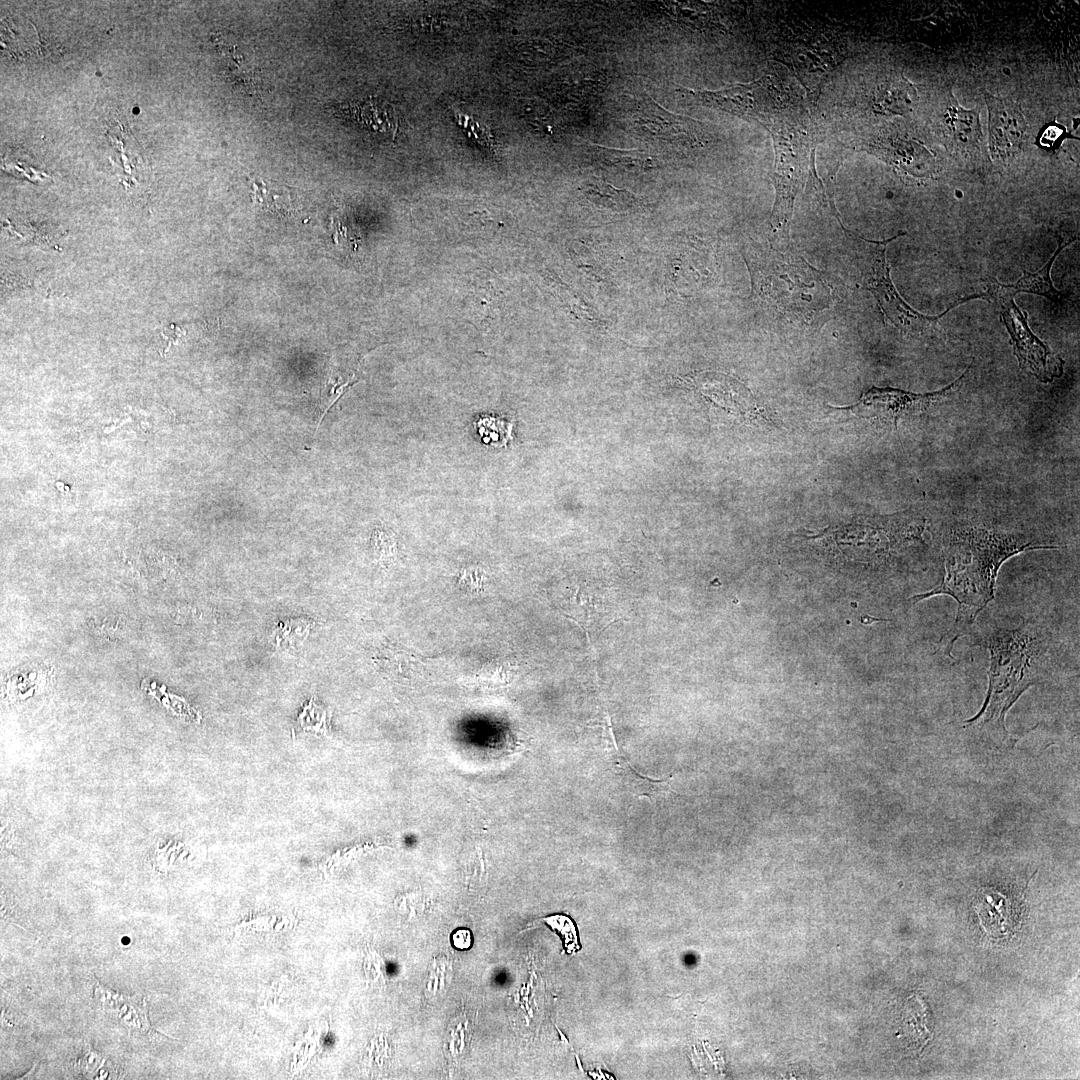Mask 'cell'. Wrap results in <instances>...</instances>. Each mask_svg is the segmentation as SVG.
<instances>
[{
	"mask_svg": "<svg viewBox=\"0 0 1080 1080\" xmlns=\"http://www.w3.org/2000/svg\"><path fill=\"white\" fill-rule=\"evenodd\" d=\"M1054 548L982 527L954 528L947 538L941 582L911 599L915 603L936 595H949L957 602L955 622L940 639L938 649L952 657L955 641L970 632L977 615L994 599L997 574L1007 559L1027 550Z\"/></svg>",
	"mask_w": 1080,
	"mask_h": 1080,
	"instance_id": "cell-1",
	"label": "cell"
},
{
	"mask_svg": "<svg viewBox=\"0 0 1080 1080\" xmlns=\"http://www.w3.org/2000/svg\"><path fill=\"white\" fill-rule=\"evenodd\" d=\"M990 651L988 691L980 711L965 726L988 728L1006 736L1005 716L1020 695L1036 681L1039 645L1027 624L998 629L985 640Z\"/></svg>",
	"mask_w": 1080,
	"mask_h": 1080,
	"instance_id": "cell-2",
	"label": "cell"
},
{
	"mask_svg": "<svg viewBox=\"0 0 1080 1080\" xmlns=\"http://www.w3.org/2000/svg\"><path fill=\"white\" fill-rule=\"evenodd\" d=\"M749 269L752 284L761 299L782 312L809 319L830 302L829 289L821 272L802 257L752 244Z\"/></svg>",
	"mask_w": 1080,
	"mask_h": 1080,
	"instance_id": "cell-3",
	"label": "cell"
},
{
	"mask_svg": "<svg viewBox=\"0 0 1080 1080\" xmlns=\"http://www.w3.org/2000/svg\"><path fill=\"white\" fill-rule=\"evenodd\" d=\"M844 249L848 260L860 273L861 285L876 298L889 323L900 331L912 336H926L939 331L940 318L951 309L971 299L981 298L982 294L970 295L953 302L948 309L936 316H928L909 306L896 290L886 259V249L890 242L905 235L899 232L891 238L873 241L865 239L842 226Z\"/></svg>",
	"mask_w": 1080,
	"mask_h": 1080,
	"instance_id": "cell-4",
	"label": "cell"
},
{
	"mask_svg": "<svg viewBox=\"0 0 1080 1080\" xmlns=\"http://www.w3.org/2000/svg\"><path fill=\"white\" fill-rule=\"evenodd\" d=\"M767 130L775 151L772 179L776 194L770 223L775 232L788 238L795 197L815 161V137L808 112L788 115Z\"/></svg>",
	"mask_w": 1080,
	"mask_h": 1080,
	"instance_id": "cell-5",
	"label": "cell"
},
{
	"mask_svg": "<svg viewBox=\"0 0 1080 1080\" xmlns=\"http://www.w3.org/2000/svg\"><path fill=\"white\" fill-rule=\"evenodd\" d=\"M684 91L700 105L757 122L764 127L805 105L798 88L778 74H768L750 83L735 84L714 91Z\"/></svg>",
	"mask_w": 1080,
	"mask_h": 1080,
	"instance_id": "cell-6",
	"label": "cell"
},
{
	"mask_svg": "<svg viewBox=\"0 0 1080 1080\" xmlns=\"http://www.w3.org/2000/svg\"><path fill=\"white\" fill-rule=\"evenodd\" d=\"M991 294L1000 305L1002 320L1009 332L1013 353L1019 366L1043 383L1052 382L1063 374L1064 360L1040 340L1028 325V314L1015 303L1016 291L1012 285H1005L991 278Z\"/></svg>",
	"mask_w": 1080,
	"mask_h": 1080,
	"instance_id": "cell-7",
	"label": "cell"
},
{
	"mask_svg": "<svg viewBox=\"0 0 1080 1080\" xmlns=\"http://www.w3.org/2000/svg\"><path fill=\"white\" fill-rule=\"evenodd\" d=\"M968 369L954 382L935 392L916 394L894 388L872 387L856 403L841 407L854 415L897 427L904 418L923 415L952 396L963 384Z\"/></svg>",
	"mask_w": 1080,
	"mask_h": 1080,
	"instance_id": "cell-8",
	"label": "cell"
},
{
	"mask_svg": "<svg viewBox=\"0 0 1080 1080\" xmlns=\"http://www.w3.org/2000/svg\"><path fill=\"white\" fill-rule=\"evenodd\" d=\"M630 121L641 136L675 147L704 148L710 142L702 123L664 109L649 96L637 102Z\"/></svg>",
	"mask_w": 1080,
	"mask_h": 1080,
	"instance_id": "cell-9",
	"label": "cell"
},
{
	"mask_svg": "<svg viewBox=\"0 0 1080 1080\" xmlns=\"http://www.w3.org/2000/svg\"><path fill=\"white\" fill-rule=\"evenodd\" d=\"M988 109V154L997 165L1008 166L1023 147L1027 123L1021 105L1010 97L984 92Z\"/></svg>",
	"mask_w": 1080,
	"mask_h": 1080,
	"instance_id": "cell-10",
	"label": "cell"
},
{
	"mask_svg": "<svg viewBox=\"0 0 1080 1080\" xmlns=\"http://www.w3.org/2000/svg\"><path fill=\"white\" fill-rule=\"evenodd\" d=\"M979 111L962 107L947 90L939 129L945 145L961 157L985 156Z\"/></svg>",
	"mask_w": 1080,
	"mask_h": 1080,
	"instance_id": "cell-11",
	"label": "cell"
},
{
	"mask_svg": "<svg viewBox=\"0 0 1080 1080\" xmlns=\"http://www.w3.org/2000/svg\"><path fill=\"white\" fill-rule=\"evenodd\" d=\"M862 148L915 178L929 177L933 171V157L912 139L899 135L879 136L865 141Z\"/></svg>",
	"mask_w": 1080,
	"mask_h": 1080,
	"instance_id": "cell-12",
	"label": "cell"
},
{
	"mask_svg": "<svg viewBox=\"0 0 1080 1080\" xmlns=\"http://www.w3.org/2000/svg\"><path fill=\"white\" fill-rule=\"evenodd\" d=\"M918 95L914 85L903 75L884 81L877 89L874 99L876 112L885 115L907 116L917 105Z\"/></svg>",
	"mask_w": 1080,
	"mask_h": 1080,
	"instance_id": "cell-13",
	"label": "cell"
},
{
	"mask_svg": "<svg viewBox=\"0 0 1080 1080\" xmlns=\"http://www.w3.org/2000/svg\"><path fill=\"white\" fill-rule=\"evenodd\" d=\"M591 154L602 165L628 171H647L661 164L658 157L640 150H620L592 145Z\"/></svg>",
	"mask_w": 1080,
	"mask_h": 1080,
	"instance_id": "cell-14",
	"label": "cell"
},
{
	"mask_svg": "<svg viewBox=\"0 0 1080 1080\" xmlns=\"http://www.w3.org/2000/svg\"><path fill=\"white\" fill-rule=\"evenodd\" d=\"M581 191L587 200L601 209L624 212L640 204L639 199L631 192L615 188L601 180H587Z\"/></svg>",
	"mask_w": 1080,
	"mask_h": 1080,
	"instance_id": "cell-15",
	"label": "cell"
},
{
	"mask_svg": "<svg viewBox=\"0 0 1080 1080\" xmlns=\"http://www.w3.org/2000/svg\"><path fill=\"white\" fill-rule=\"evenodd\" d=\"M1074 241V237L1059 238L1058 246L1048 262L1037 272L1031 273L1023 270V276L1012 285L1016 292H1025L1041 295L1053 302H1059L1062 292L1058 291L1052 283L1050 272L1056 257L1060 252Z\"/></svg>",
	"mask_w": 1080,
	"mask_h": 1080,
	"instance_id": "cell-16",
	"label": "cell"
},
{
	"mask_svg": "<svg viewBox=\"0 0 1080 1080\" xmlns=\"http://www.w3.org/2000/svg\"><path fill=\"white\" fill-rule=\"evenodd\" d=\"M913 1000L914 1003H909L906 1011L907 1037H909L910 1042L914 1043L915 1047L922 1049L931 1039L932 1034L926 1027V1013L923 1002L917 997H913Z\"/></svg>",
	"mask_w": 1080,
	"mask_h": 1080,
	"instance_id": "cell-17",
	"label": "cell"
},
{
	"mask_svg": "<svg viewBox=\"0 0 1080 1080\" xmlns=\"http://www.w3.org/2000/svg\"><path fill=\"white\" fill-rule=\"evenodd\" d=\"M662 7L671 17L689 26L705 27L710 24L707 11L689 3L665 1Z\"/></svg>",
	"mask_w": 1080,
	"mask_h": 1080,
	"instance_id": "cell-18",
	"label": "cell"
},
{
	"mask_svg": "<svg viewBox=\"0 0 1080 1080\" xmlns=\"http://www.w3.org/2000/svg\"><path fill=\"white\" fill-rule=\"evenodd\" d=\"M1065 135L1067 136V132L1064 127L1055 122L1050 123L1043 128L1040 137L1041 145L1046 148L1055 149L1061 144Z\"/></svg>",
	"mask_w": 1080,
	"mask_h": 1080,
	"instance_id": "cell-19",
	"label": "cell"
},
{
	"mask_svg": "<svg viewBox=\"0 0 1080 1080\" xmlns=\"http://www.w3.org/2000/svg\"><path fill=\"white\" fill-rule=\"evenodd\" d=\"M453 944L458 949H468L472 944L469 930H458L452 936Z\"/></svg>",
	"mask_w": 1080,
	"mask_h": 1080,
	"instance_id": "cell-20",
	"label": "cell"
}]
</instances>
